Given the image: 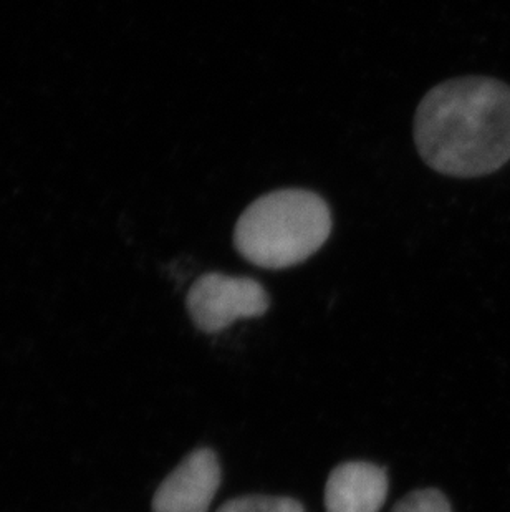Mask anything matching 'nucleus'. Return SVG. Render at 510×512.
<instances>
[{"label": "nucleus", "mask_w": 510, "mask_h": 512, "mask_svg": "<svg viewBox=\"0 0 510 512\" xmlns=\"http://www.w3.org/2000/svg\"><path fill=\"white\" fill-rule=\"evenodd\" d=\"M414 143L431 170L453 178L496 173L510 161V87L489 77L431 88L414 115Z\"/></svg>", "instance_id": "obj_1"}, {"label": "nucleus", "mask_w": 510, "mask_h": 512, "mask_svg": "<svg viewBox=\"0 0 510 512\" xmlns=\"http://www.w3.org/2000/svg\"><path fill=\"white\" fill-rule=\"evenodd\" d=\"M332 211L308 189H277L252 201L234 228V247L262 269H289L307 261L332 234Z\"/></svg>", "instance_id": "obj_2"}, {"label": "nucleus", "mask_w": 510, "mask_h": 512, "mask_svg": "<svg viewBox=\"0 0 510 512\" xmlns=\"http://www.w3.org/2000/svg\"><path fill=\"white\" fill-rule=\"evenodd\" d=\"M186 307L201 332L217 334L237 320L264 315L270 299L264 285L254 279L209 272L194 282Z\"/></svg>", "instance_id": "obj_3"}, {"label": "nucleus", "mask_w": 510, "mask_h": 512, "mask_svg": "<svg viewBox=\"0 0 510 512\" xmlns=\"http://www.w3.org/2000/svg\"><path fill=\"white\" fill-rule=\"evenodd\" d=\"M221 486V464L216 453L201 448L186 456L159 484L153 512H207Z\"/></svg>", "instance_id": "obj_4"}, {"label": "nucleus", "mask_w": 510, "mask_h": 512, "mask_svg": "<svg viewBox=\"0 0 510 512\" xmlns=\"http://www.w3.org/2000/svg\"><path fill=\"white\" fill-rule=\"evenodd\" d=\"M388 496L386 471L366 461L333 469L325 486L327 512H378Z\"/></svg>", "instance_id": "obj_5"}, {"label": "nucleus", "mask_w": 510, "mask_h": 512, "mask_svg": "<svg viewBox=\"0 0 510 512\" xmlns=\"http://www.w3.org/2000/svg\"><path fill=\"white\" fill-rule=\"evenodd\" d=\"M217 512H305V509L292 498L252 494L227 501Z\"/></svg>", "instance_id": "obj_6"}, {"label": "nucleus", "mask_w": 510, "mask_h": 512, "mask_svg": "<svg viewBox=\"0 0 510 512\" xmlns=\"http://www.w3.org/2000/svg\"><path fill=\"white\" fill-rule=\"evenodd\" d=\"M393 512H453V509L438 489H419L398 501Z\"/></svg>", "instance_id": "obj_7"}]
</instances>
